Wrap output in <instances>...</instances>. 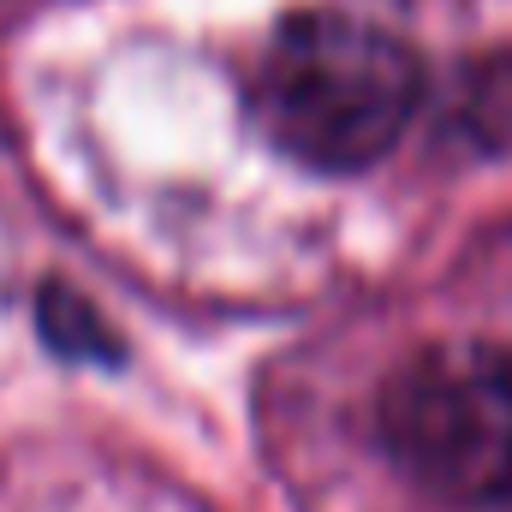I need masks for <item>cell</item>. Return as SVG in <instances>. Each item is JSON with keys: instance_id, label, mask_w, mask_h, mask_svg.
Listing matches in <instances>:
<instances>
[{"instance_id": "cell-2", "label": "cell", "mask_w": 512, "mask_h": 512, "mask_svg": "<svg viewBox=\"0 0 512 512\" xmlns=\"http://www.w3.org/2000/svg\"><path fill=\"white\" fill-rule=\"evenodd\" d=\"M387 459L441 501L512 495V346L429 340L387 370L376 393Z\"/></svg>"}, {"instance_id": "cell-3", "label": "cell", "mask_w": 512, "mask_h": 512, "mask_svg": "<svg viewBox=\"0 0 512 512\" xmlns=\"http://www.w3.org/2000/svg\"><path fill=\"white\" fill-rule=\"evenodd\" d=\"M36 322H42V334H48V346H54L60 358H96V364H114V358H120V340H114V328L96 316V304H90L84 292L60 286V280L42 286Z\"/></svg>"}, {"instance_id": "cell-1", "label": "cell", "mask_w": 512, "mask_h": 512, "mask_svg": "<svg viewBox=\"0 0 512 512\" xmlns=\"http://www.w3.org/2000/svg\"><path fill=\"white\" fill-rule=\"evenodd\" d=\"M423 102L417 48L364 12H286L251 72V114L274 149L322 173H358L399 143Z\"/></svg>"}]
</instances>
